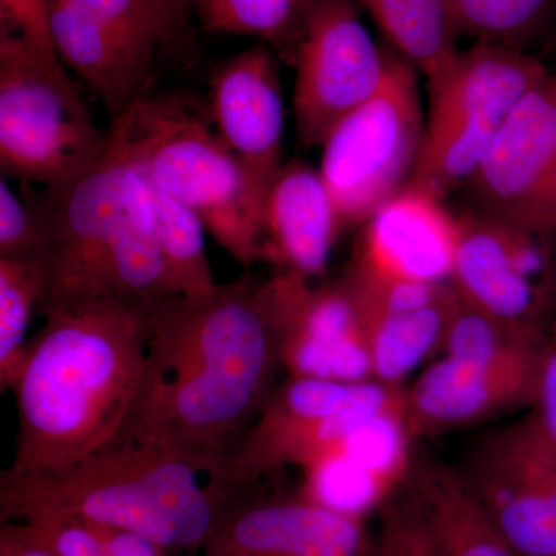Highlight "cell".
<instances>
[{"mask_svg": "<svg viewBox=\"0 0 556 556\" xmlns=\"http://www.w3.org/2000/svg\"><path fill=\"white\" fill-rule=\"evenodd\" d=\"M204 475L163 450L124 442L53 473H0V521L84 519L167 551H201L219 511Z\"/></svg>", "mask_w": 556, "mask_h": 556, "instance_id": "obj_3", "label": "cell"}, {"mask_svg": "<svg viewBox=\"0 0 556 556\" xmlns=\"http://www.w3.org/2000/svg\"><path fill=\"white\" fill-rule=\"evenodd\" d=\"M538 357L529 351L508 361L471 364L442 357L404 388V419L412 438H430L477 426L510 409H532Z\"/></svg>", "mask_w": 556, "mask_h": 556, "instance_id": "obj_16", "label": "cell"}, {"mask_svg": "<svg viewBox=\"0 0 556 556\" xmlns=\"http://www.w3.org/2000/svg\"><path fill=\"white\" fill-rule=\"evenodd\" d=\"M404 409V387L288 376L274 388L239 447L207 485L219 507L287 467L305 473L365 424Z\"/></svg>", "mask_w": 556, "mask_h": 556, "instance_id": "obj_8", "label": "cell"}, {"mask_svg": "<svg viewBox=\"0 0 556 556\" xmlns=\"http://www.w3.org/2000/svg\"><path fill=\"white\" fill-rule=\"evenodd\" d=\"M217 135L262 185L283 166L285 102L276 53L260 42L218 68L211 83Z\"/></svg>", "mask_w": 556, "mask_h": 556, "instance_id": "obj_18", "label": "cell"}, {"mask_svg": "<svg viewBox=\"0 0 556 556\" xmlns=\"http://www.w3.org/2000/svg\"><path fill=\"white\" fill-rule=\"evenodd\" d=\"M2 30L17 33L47 56L60 60L51 31L50 0H0Z\"/></svg>", "mask_w": 556, "mask_h": 556, "instance_id": "obj_34", "label": "cell"}, {"mask_svg": "<svg viewBox=\"0 0 556 556\" xmlns=\"http://www.w3.org/2000/svg\"><path fill=\"white\" fill-rule=\"evenodd\" d=\"M280 368L270 277L247 274L166 300L153 313L144 380L115 444L163 450L208 481L257 419Z\"/></svg>", "mask_w": 556, "mask_h": 556, "instance_id": "obj_1", "label": "cell"}, {"mask_svg": "<svg viewBox=\"0 0 556 556\" xmlns=\"http://www.w3.org/2000/svg\"><path fill=\"white\" fill-rule=\"evenodd\" d=\"M555 0H442L456 40L522 49L546 24Z\"/></svg>", "mask_w": 556, "mask_h": 556, "instance_id": "obj_26", "label": "cell"}, {"mask_svg": "<svg viewBox=\"0 0 556 556\" xmlns=\"http://www.w3.org/2000/svg\"><path fill=\"white\" fill-rule=\"evenodd\" d=\"M412 439L404 409L375 417L303 473L302 495L340 514L365 518L407 482Z\"/></svg>", "mask_w": 556, "mask_h": 556, "instance_id": "obj_19", "label": "cell"}, {"mask_svg": "<svg viewBox=\"0 0 556 556\" xmlns=\"http://www.w3.org/2000/svg\"><path fill=\"white\" fill-rule=\"evenodd\" d=\"M382 87L340 121L321 144L318 172L343 228L364 225L391 197L407 188L424 134L417 70L387 43Z\"/></svg>", "mask_w": 556, "mask_h": 556, "instance_id": "obj_9", "label": "cell"}, {"mask_svg": "<svg viewBox=\"0 0 556 556\" xmlns=\"http://www.w3.org/2000/svg\"><path fill=\"white\" fill-rule=\"evenodd\" d=\"M139 104L112 121L108 149L86 175L40 197L49 248L39 260V316L113 299L116 249L149 189Z\"/></svg>", "mask_w": 556, "mask_h": 556, "instance_id": "obj_4", "label": "cell"}, {"mask_svg": "<svg viewBox=\"0 0 556 556\" xmlns=\"http://www.w3.org/2000/svg\"><path fill=\"white\" fill-rule=\"evenodd\" d=\"M342 229L320 172L299 160L285 163L263 207L265 262L306 280H321Z\"/></svg>", "mask_w": 556, "mask_h": 556, "instance_id": "obj_21", "label": "cell"}, {"mask_svg": "<svg viewBox=\"0 0 556 556\" xmlns=\"http://www.w3.org/2000/svg\"><path fill=\"white\" fill-rule=\"evenodd\" d=\"M118 30L144 40L160 53L193 46V0H62Z\"/></svg>", "mask_w": 556, "mask_h": 556, "instance_id": "obj_27", "label": "cell"}, {"mask_svg": "<svg viewBox=\"0 0 556 556\" xmlns=\"http://www.w3.org/2000/svg\"><path fill=\"white\" fill-rule=\"evenodd\" d=\"M102 130L61 60L17 33L0 35V169L25 185L78 181L108 149Z\"/></svg>", "mask_w": 556, "mask_h": 556, "instance_id": "obj_5", "label": "cell"}, {"mask_svg": "<svg viewBox=\"0 0 556 556\" xmlns=\"http://www.w3.org/2000/svg\"><path fill=\"white\" fill-rule=\"evenodd\" d=\"M270 280L281 369L294 378L342 383L375 380L361 313L345 278L318 283L278 269Z\"/></svg>", "mask_w": 556, "mask_h": 556, "instance_id": "obj_14", "label": "cell"}, {"mask_svg": "<svg viewBox=\"0 0 556 556\" xmlns=\"http://www.w3.org/2000/svg\"><path fill=\"white\" fill-rule=\"evenodd\" d=\"M369 556H376V547H375V552H372V554Z\"/></svg>", "mask_w": 556, "mask_h": 556, "instance_id": "obj_40", "label": "cell"}, {"mask_svg": "<svg viewBox=\"0 0 556 556\" xmlns=\"http://www.w3.org/2000/svg\"><path fill=\"white\" fill-rule=\"evenodd\" d=\"M39 260L0 258V391H11L27 353L28 329L38 314Z\"/></svg>", "mask_w": 556, "mask_h": 556, "instance_id": "obj_28", "label": "cell"}, {"mask_svg": "<svg viewBox=\"0 0 556 556\" xmlns=\"http://www.w3.org/2000/svg\"><path fill=\"white\" fill-rule=\"evenodd\" d=\"M150 201L170 294L193 298L211 292L218 283L207 258L203 222L195 212L152 182Z\"/></svg>", "mask_w": 556, "mask_h": 556, "instance_id": "obj_25", "label": "cell"}, {"mask_svg": "<svg viewBox=\"0 0 556 556\" xmlns=\"http://www.w3.org/2000/svg\"><path fill=\"white\" fill-rule=\"evenodd\" d=\"M159 306L112 299L43 316L11 388L17 437L3 471L53 473L118 441L144 380Z\"/></svg>", "mask_w": 556, "mask_h": 556, "instance_id": "obj_2", "label": "cell"}, {"mask_svg": "<svg viewBox=\"0 0 556 556\" xmlns=\"http://www.w3.org/2000/svg\"><path fill=\"white\" fill-rule=\"evenodd\" d=\"M50 5L62 64L93 91L112 121L148 100L161 54L155 47L62 0H50Z\"/></svg>", "mask_w": 556, "mask_h": 556, "instance_id": "obj_20", "label": "cell"}, {"mask_svg": "<svg viewBox=\"0 0 556 556\" xmlns=\"http://www.w3.org/2000/svg\"><path fill=\"white\" fill-rule=\"evenodd\" d=\"M532 409L556 441V308L540 346L536 401Z\"/></svg>", "mask_w": 556, "mask_h": 556, "instance_id": "obj_36", "label": "cell"}, {"mask_svg": "<svg viewBox=\"0 0 556 556\" xmlns=\"http://www.w3.org/2000/svg\"><path fill=\"white\" fill-rule=\"evenodd\" d=\"M452 287L470 308L541 346L556 308V237L481 212L460 215Z\"/></svg>", "mask_w": 556, "mask_h": 556, "instance_id": "obj_10", "label": "cell"}, {"mask_svg": "<svg viewBox=\"0 0 556 556\" xmlns=\"http://www.w3.org/2000/svg\"><path fill=\"white\" fill-rule=\"evenodd\" d=\"M459 218L442 199L407 186L362 225L350 269L388 283L448 285Z\"/></svg>", "mask_w": 556, "mask_h": 556, "instance_id": "obj_15", "label": "cell"}, {"mask_svg": "<svg viewBox=\"0 0 556 556\" xmlns=\"http://www.w3.org/2000/svg\"><path fill=\"white\" fill-rule=\"evenodd\" d=\"M308 0H212L200 21L207 31L252 36L291 56Z\"/></svg>", "mask_w": 556, "mask_h": 556, "instance_id": "obj_29", "label": "cell"}, {"mask_svg": "<svg viewBox=\"0 0 556 556\" xmlns=\"http://www.w3.org/2000/svg\"><path fill=\"white\" fill-rule=\"evenodd\" d=\"M372 552L364 518L342 514L325 532L289 556H369Z\"/></svg>", "mask_w": 556, "mask_h": 556, "instance_id": "obj_35", "label": "cell"}, {"mask_svg": "<svg viewBox=\"0 0 556 556\" xmlns=\"http://www.w3.org/2000/svg\"><path fill=\"white\" fill-rule=\"evenodd\" d=\"M84 521V519H83ZM89 522L109 556H167V548L131 530Z\"/></svg>", "mask_w": 556, "mask_h": 556, "instance_id": "obj_37", "label": "cell"}, {"mask_svg": "<svg viewBox=\"0 0 556 556\" xmlns=\"http://www.w3.org/2000/svg\"><path fill=\"white\" fill-rule=\"evenodd\" d=\"M0 556H54L20 521H0Z\"/></svg>", "mask_w": 556, "mask_h": 556, "instance_id": "obj_38", "label": "cell"}, {"mask_svg": "<svg viewBox=\"0 0 556 556\" xmlns=\"http://www.w3.org/2000/svg\"><path fill=\"white\" fill-rule=\"evenodd\" d=\"M340 515L305 495L266 501L240 492L219 508L201 551L204 556H289Z\"/></svg>", "mask_w": 556, "mask_h": 556, "instance_id": "obj_22", "label": "cell"}, {"mask_svg": "<svg viewBox=\"0 0 556 556\" xmlns=\"http://www.w3.org/2000/svg\"><path fill=\"white\" fill-rule=\"evenodd\" d=\"M548 75L543 62L526 50L484 42L457 49L427 80L426 134L407 186L439 199L466 186L508 116Z\"/></svg>", "mask_w": 556, "mask_h": 556, "instance_id": "obj_7", "label": "cell"}, {"mask_svg": "<svg viewBox=\"0 0 556 556\" xmlns=\"http://www.w3.org/2000/svg\"><path fill=\"white\" fill-rule=\"evenodd\" d=\"M291 58L295 126L308 149L321 148L387 76V47L369 35L354 0H308Z\"/></svg>", "mask_w": 556, "mask_h": 556, "instance_id": "obj_11", "label": "cell"}, {"mask_svg": "<svg viewBox=\"0 0 556 556\" xmlns=\"http://www.w3.org/2000/svg\"><path fill=\"white\" fill-rule=\"evenodd\" d=\"M466 188L477 212L556 237V76L533 87L504 123Z\"/></svg>", "mask_w": 556, "mask_h": 556, "instance_id": "obj_13", "label": "cell"}, {"mask_svg": "<svg viewBox=\"0 0 556 556\" xmlns=\"http://www.w3.org/2000/svg\"><path fill=\"white\" fill-rule=\"evenodd\" d=\"M54 556H109L89 522L67 517H38L20 521Z\"/></svg>", "mask_w": 556, "mask_h": 556, "instance_id": "obj_33", "label": "cell"}, {"mask_svg": "<svg viewBox=\"0 0 556 556\" xmlns=\"http://www.w3.org/2000/svg\"><path fill=\"white\" fill-rule=\"evenodd\" d=\"M348 287L356 299L371 354L375 380L402 382L441 351L457 302L452 283H388L348 268Z\"/></svg>", "mask_w": 556, "mask_h": 556, "instance_id": "obj_17", "label": "cell"}, {"mask_svg": "<svg viewBox=\"0 0 556 556\" xmlns=\"http://www.w3.org/2000/svg\"><path fill=\"white\" fill-rule=\"evenodd\" d=\"M540 350L511 336L484 314L457 298L442 340V357L471 364H493Z\"/></svg>", "mask_w": 556, "mask_h": 556, "instance_id": "obj_30", "label": "cell"}, {"mask_svg": "<svg viewBox=\"0 0 556 556\" xmlns=\"http://www.w3.org/2000/svg\"><path fill=\"white\" fill-rule=\"evenodd\" d=\"M49 248V222L40 197L21 195L0 181V258L42 260Z\"/></svg>", "mask_w": 556, "mask_h": 556, "instance_id": "obj_31", "label": "cell"}, {"mask_svg": "<svg viewBox=\"0 0 556 556\" xmlns=\"http://www.w3.org/2000/svg\"><path fill=\"white\" fill-rule=\"evenodd\" d=\"M405 489L422 511L444 556H518L464 481L459 468L417 460Z\"/></svg>", "mask_w": 556, "mask_h": 556, "instance_id": "obj_23", "label": "cell"}, {"mask_svg": "<svg viewBox=\"0 0 556 556\" xmlns=\"http://www.w3.org/2000/svg\"><path fill=\"white\" fill-rule=\"evenodd\" d=\"M139 108L150 182L195 212L239 265L265 262L263 207L268 188L206 121L178 102L146 100Z\"/></svg>", "mask_w": 556, "mask_h": 556, "instance_id": "obj_6", "label": "cell"}, {"mask_svg": "<svg viewBox=\"0 0 556 556\" xmlns=\"http://www.w3.org/2000/svg\"><path fill=\"white\" fill-rule=\"evenodd\" d=\"M372 22L388 46L412 62L427 80L447 65L456 53L442 0H354Z\"/></svg>", "mask_w": 556, "mask_h": 556, "instance_id": "obj_24", "label": "cell"}, {"mask_svg": "<svg viewBox=\"0 0 556 556\" xmlns=\"http://www.w3.org/2000/svg\"><path fill=\"white\" fill-rule=\"evenodd\" d=\"M212 0H193V7H195V13L199 14V17L207 10Z\"/></svg>", "mask_w": 556, "mask_h": 556, "instance_id": "obj_39", "label": "cell"}, {"mask_svg": "<svg viewBox=\"0 0 556 556\" xmlns=\"http://www.w3.org/2000/svg\"><path fill=\"white\" fill-rule=\"evenodd\" d=\"M376 556H444L407 489L382 507Z\"/></svg>", "mask_w": 556, "mask_h": 556, "instance_id": "obj_32", "label": "cell"}, {"mask_svg": "<svg viewBox=\"0 0 556 556\" xmlns=\"http://www.w3.org/2000/svg\"><path fill=\"white\" fill-rule=\"evenodd\" d=\"M459 471L518 556H556V441L533 409L479 439Z\"/></svg>", "mask_w": 556, "mask_h": 556, "instance_id": "obj_12", "label": "cell"}]
</instances>
